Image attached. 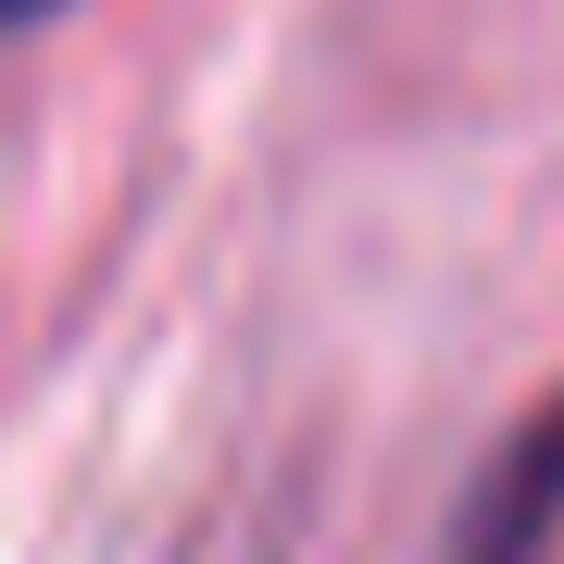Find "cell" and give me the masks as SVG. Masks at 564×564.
I'll list each match as a JSON object with an SVG mask.
<instances>
[{
  "label": "cell",
  "mask_w": 564,
  "mask_h": 564,
  "mask_svg": "<svg viewBox=\"0 0 564 564\" xmlns=\"http://www.w3.org/2000/svg\"><path fill=\"white\" fill-rule=\"evenodd\" d=\"M63 0H0V39H13V25H51Z\"/></svg>",
  "instance_id": "2"
},
{
  "label": "cell",
  "mask_w": 564,
  "mask_h": 564,
  "mask_svg": "<svg viewBox=\"0 0 564 564\" xmlns=\"http://www.w3.org/2000/svg\"><path fill=\"white\" fill-rule=\"evenodd\" d=\"M552 552H564V402H540L502 440V464L464 489L440 564H552Z\"/></svg>",
  "instance_id": "1"
}]
</instances>
